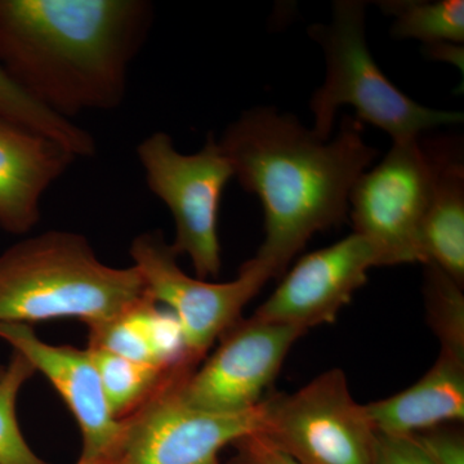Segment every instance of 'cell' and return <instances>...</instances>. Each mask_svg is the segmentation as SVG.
Listing matches in <instances>:
<instances>
[{"instance_id":"obj_14","label":"cell","mask_w":464,"mask_h":464,"mask_svg":"<svg viewBox=\"0 0 464 464\" xmlns=\"http://www.w3.org/2000/svg\"><path fill=\"white\" fill-rule=\"evenodd\" d=\"M375 432L411 436L464 420V357L440 350L435 364L413 386L365 405Z\"/></svg>"},{"instance_id":"obj_5","label":"cell","mask_w":464,"mask_h":464,"mask_svg":"<svg viewBox=\"0 0 464 464\" xmlns=\"http://www.w3.org/2000/svg\"><path fill=\"white\" fill-rule=\"evenodd\" d=\"M137 158L149 190L172 213L176 235L170 246L186 255L201 280L221 273L218 216L234 170L215 133L195 154H182L166 132L149 134L137 145Z\"/></svg>"},{"instance_id":"obj_1","label":"cell","mask_w":464,"mask_h":464,"mask_svg":"<svg viewBox=\"0 0 464 464\" xmlns=\"http://www.w3.org/2000/svg\"><path fill=\"white\" fill-rule=\"evenodd\" d=\"M218 143L234 179L264 208L265 237L253 258L273 277L317 232L347 222L351 190L378 157L355 116L343 115L337 136L323 140L271 106L241 112Z\"/></svg>"},{"instance_id":"obj_20","label":"cell","mask_w":464,"mask_h":464,"mask_svg":"<svg viewBox=\"0 0 464 464\" xmlns=\"http://www.w3.org/2000/svg\"><path fill=\"white\" fill-rule=\"evenodd\" d=\"M34 373L29 360L14 351L0 380V464H47L27 444L16 417L18 393Z\"/></svg>"},{"instance_id":"obj_16","label":"cell","mask_w":464,"mask_h":464,"mask_svg":"<svg viewBox=\"0 0 464 464\" xmlns=\"http://www.w3.org/2000/svg\"><path fill=\"white\" fill-rule=\"evenodd\" d=\"M0 119L27 128L60 143L76 159L93 158L97 141L84 128L39 105L0 65Z\"/></svg>"},{"instance_id":"obj_19","label":"cell","mask_w":464,"mask_h":464,"mask_svg":"<svg viewBox=\"0 0 464 464\" xmlns=\"http://www.w3.org/2000/svg\"><path fill=\"white\" fill-rule=\"evenodd\" d=\"M424 267L427 316L440 340V350L464 357L463 286L438 266L429 264Z\"/></svg>"},{"instance_id":"obj_17","label":"cell","mask_w":464,"mask_h":464,"mask_svg":"<svg viewBox=\"0 0 464 464\" xmlns=\"http://www.w3.org/2000/svg\"><path fill=\"white\" fill-rule=\"evenodd\" d=\"M393 18L392 38L415 39L426 45L464 42L463 0H383L377 3Z\"/></svg>"},{"instance_id":"obj_11","label":"cell","mask_w":464,"mask_h":464,"mask_svg":"<svg viewBox=\"0 0 464 464\" xmlns=\"http://www.w3.org/2000/svg\"><path fill=\"white\" fill-rule=\"evenodd\" d=\"M380 259L372 244L357 234L304 256L284 276L253 316L308 331L332 324L368 282Z\"/></svg>"},{"instance_id":"obj_4","label":"cell","mask_w":464,"mask_h":464,"mask_svg":"<svg viewBox=\"0 0 464 464\" xmlns=\"http://www.w3.org/2000/svg\"><path fill=\"white\" fill-rule=\"evenodd\" d=\"M308 35L325 57V81L310 101L313 130L331 139L341 106L355 109V118L389 133L393 142L408 141L441 125L459 124L462 112L426 108L415 102L382 72L366 42V3L335 0L328 24H314Z\"/></svg>"},{"instance_id":"obj_10","label":"cell","mask_w":464,"mask_h":464,"mask_svg":"<svg viewBox=\"0 0 464 464\" xmlns=\"http://www.w3.org/2000/svg\"><path fill=\"white\" fill-rule=\"evenodd\" d=\"M304 333L297 326L240 317L218 338L207 362L179 382V399L208 413L237 414L257 408L290 348Z\"/></svg>"},{"instance_id":"obj_9","label":"cell","mask_w":464,"mask_h":464,"mask_svg":"<svg viewBox=\"0 0 464 464\" xmlns=\"http://www.w3.org/2000/svg\"><path fill=\"white\" fill-rule=\"evenodd\" d=\"M191 373L179 368L167 378L133 415L112 464H219L227 445L262 431L265 400L237 414H216L190 408L177 384Z\"/></svg>"},{"instance_id":"obj_15","label":"cell","mask_w":464,"mask_h":464,"mask_svg":"<svg viewBox=\"0 0 464 464\" xmlns=\"http://www.w3.org/2000/svg\"><path fill=\"white\" fill-rule=\"evenodd\" d=\"M436 177L420 230L423 265L464 284V148L458 136L433 137Z\"/></svg>"},{"instance_id":"obj_8","label":"cell","mask_w":464,"mask_h":464,"mask_svg":"<svg viewBox=\"0 0 464 464\" xmlns=\"http://www.w3.org/2000/svg\"><path fill=\"white\" fill-rule=\"evenodd\" d=\"M130 253L150 298L166 304L179 320L186 359L192 366L207 355L215 342L240 319L244 307L273 279L255 258L241 265L232 282L209 283L192 277L179 267V256L158 230L137 235Z\"/></svg>"},{"instance_id":"obj_13","label":"cell","mask_w":464,"mask_h":464,"mask_svg":"<svg viewBox=\"0 0 464 464\" xmlns=\"http://www.w3.org/2000/svg\"><path fill=\"white\" fill-rule=\"evenodd\" d=\"M76 160L60 143L0 119V228L32 231L45 192Z\"/></svg>"},{"instance_id":"obj_12","label":"cell","mask_w":464,"mask_h":464,"mask_svg":"<svg viewBox=\"0 0 464 464\" xmlns=\"http://www.w3.org/2000/svg\"><path fill=\"white\" fill-rule=\"evenodd\" d=\"M0 338L51 382L74 415L83 438L76 464H112L125 433V420L110 411L91 351L43 342L26 324L0 323Z\"/></svg>"},{"instance_id":"obj_22","label":"cell","mask_w":464,"mask_h":464,"mask_svg":"<svg viewBox=\"0 0 464 464\" xmlns=\"http://www.w3.org/2000/svg\"><path fill=\"white\" fill-rule=\"evenodd\" d=\"M436 464H464V440L459 431L442 426L411 436Z\"/></svg>"},{"instance_id":"obj_18","label":"cell","mask_w":464,"mask_h":464,"mask_svg":"<svg viewBox=\"0 0 464 464\" xmlns=\"http://www.w3.org/2000/svg\"><path fill=\"white\" fill-rule=\"evenodd\" d=\"M88 350L99 372L110 411L118 420L140 408L176 371L132 362L100 348L88 347Z\"/></svg>"},{"instance_id":"obj_3","label":"cell","mask_w":464,"mask_h":464,"mask_svg":"<svg viewBox=\"0 0 464 464\" xmlns=\"http://www.w3.org/2000/svg\"><path fill=\"white\" fill-rule=\"evenodd\" d=\"M149 297L134 266L101 262L78 232L51 230L0 255V323L79 319L88 328L123 316Z\"/></svg>"},{"instance_id":"obj_21","label":"cell","mask_w":464,"mask_h":464,"mask_svg":"<svg viewBox=\"0 0 464 464\" xmlns=\"http://www.w3.org/2000/svg\"><path fill=\"white\" fill-rule=\"evenodd\" d=\"M128 313L111 322L92 326L90 328V346L88 347L100 348V350L108 351L110 353L132 360V362L166 369L159 364L141 329L137 326ZM166 371H169V369H166Z\"/></svg>"},{"instance_id":"obj_26","label":"cell","mask_w":464,"mask_h":464,"mask_svg":"<svg viewBox=\"0 0 464 464\" xmlns=\"http://www.w3.org/2000/svg\"><path fill=\"white\" fill-rule=\"evenodd\" d=\"M5 373V365H0V380H2L3 375Z\"/></svg>"},{"instance_id":"obj_6","label":"cell","mask_w":464,"mask_h":464,"mask_svg":"<svg viewBox=\"0 0 464 464\" xmlns=\"http://www.w3.org/2000/svg\"><path fill=\"white\" fill-rule=\"evenodd\" d=\"M436 177L433 137L393 142L389 154L359 177L350 194L353 234L372 244L380 266L423 264L420 230Z\"/></svg>"},{"instance_id":"obj_23","label":"cell","mask_w":464,"mask_h":464,"mask_svg":"<svg viewBox=\"0 0 464 464\" xmlns=\"http://www.w3.org/2000/svg\"><path fill=\"white\" fill-rule=\"evenodd\" d=\"M373 464H436L411 436L377 433Z\"/></svg>"},{"instance_id":"obj_7","label":"cell","mask_w":464,"mask_h":464,"mask_svg":"<svg viewBox=\"0 0 464 464\" xmlns=\"http://www.w3.org/2000/svg\"><path fill=\"white\" fill-rule=\"evenodd\" d=\"M257 436L299 464H373L377 432L333 368L292 395L265 399Z\"/></svg>"},{"instance_id":"obj_2","label":"cell","mask_w":464,"mask_h":464,"mask_svg":"<svg viewBox=\"0 0 464 464\" xmlns=\"http://www.w3.org/2000/svg\"><path fill=\"white\" fill-rule=\"evenodd\" d=\"M146 0H0V65L27 96L72 121L123 103L148 41Z\"/></svg>"},{"instance_id":"obj_25","label":"cell","mask_w":464,"mask_h":464,"mask_svg":"<svg viewBox=\"0 0 464 464\" xmlns=\"http://www.w3.org/2000/svg\"><path fill=\"white\" fill-rule=\"evenodd\" d=\"M424 50H426L427 57L447 61L463 70V44L441 43V44L426 45Z\"/></svg>"},{"instance_id":"obj_24","label":"cell","mask_w":464,"mask_h":464,"mask_svg":"<svg viewBox=\"0 0 464 464\" xmlns=\"http://www.w3.org/2000/svg\"><path fill=\"white\" fill-rule=\"evenodd\" d=\"M234 445L237 454L230 464H299L257 435L241 439Z\"/></svg>"}]
</instances>
